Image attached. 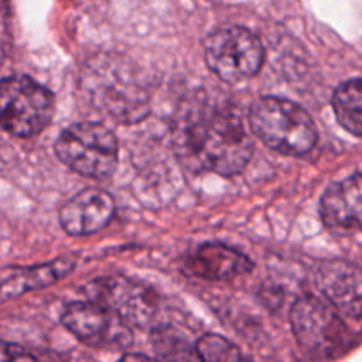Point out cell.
Instances as JSON below:
<instances>
[{
    "mask_svg": "<svg viewBox=\"0 0 362 362\" xmlns=\"http://www.w3.org/2000/svg\"><path fill=\"white\" fill-rule=\"evenodd\" d=\"M87 293L94 303L115 313L127 325L145 327L154 318L156 300L148 288L126 278H105L92 281Z\"/></svg>",
    "mask_w": 362,
    "mask_h": 362,
    "instance_id": "9c48e42d",
    "label": "cell"
},
{
    "mask_svg": "<svg viewBox=\"0 0 362 362\" xmlns=\"http://www.w3.org/2000/svg\"><path fill=\"white\" fill-rule=\"evenodd\" d=\"M74 269V260L59 258L34 267H11L0 271V303L14 299L30 290L45 288L62 279Z\"/></svg>",
    "mask_w": 362,
    "mask_h": 362,
    "instance_id": "5bb4252c",
    "label": "cell"
},
{
    "mask_svg": "<svg viewBox=\"0 0 362 362\" xmlns=\"http://www.w3.org/2000/svg\"><path fill=\"white\" fill-rule=\"evenodd\" d=\"M35 357L21 346L11 345V343L0 341V362L4 361H34Z\"/></svg>",
    "mask_w": 362,
    "mask_h": 362,
    "instance_id": "e0dca14e",
    "label": "cell"
},
{
    "mask_svg": "<svg viewBox=\"0 0 362 362\" xmlns=\"http://www.w3.org/2000/svg\"><path fill=\"white\" fill-rule=\"evenodd\" d=\"M205 62L223 81L247 80L264 64L260 39L244 27H225L212 32L205 41Z\"/></svg>",
    "mask_w": 362,
    "mask_h": 362,
    "instance_id": "52a82bcc",
    "label": "cell"
},
{
    "mask_svg": "<svg viewBox=\"0 0 362 362\" xmlns=\"http://www.w3.org/2000/svg\"><path fill=\"white\" fill-rule=\"evenodd\" d=\"M53 117V95L27 76L0 81V127L18 138L41 133Z\"/></svg>",
    "mask_w": 362,
    "mask_h": 362,
    "instance_id": "8992f818",
    "label": "cell"
},
{
    "mask_svg": "<svg viewBox=\"0 0 362 362\" xmlns=\"http://www.w3.org/2000/svg\"><path fill=\"white\" fill-rule=\"evenodd\" d=\"M55 152L73 172L103 180L115 172L119 144L115 134L103 124L76 122L60 133Z\"/></svg>",
    "mask_w": 362,
    "mask_h": 362,
    "instance_id": "5b68a950",
    "label": "cell"
},
{
    "mask_svg": "<svg viewBox=\"0 0 362 362\" xmlns=\"http://www.w3.org/2000/svg\"><path fill=\"white\" fill-rule=\"evenodd\" d=\"M81 88L98 110L120 120L140 119L147 113L145 87L136 81L133 67L117 55L92 60L83 71Z\"/></svg>",
    "mask_w": 362,
    "mask_h": 362,
    "instance_id": "7a4b0ae2",
    "label": "cell"
},
{
    "mask_svg": "<svg viewBox=\"0 0 362 362\" xmlns=\"http://www.w3.org/2000/svg\"><path fill=\"white\" fill-rule=\"evenodd\" d=\"M251 269L250 258L223 244H205L186 260V271L207 281H226L247 274Z\"/></svg>",
    "mask_w": 362,
    "mask_h": 362,
    "instance_id": "4fadbf2b",
    "label": "cell"
},
{
    "mask_svg": "<svg viewBox=\"0 0 362 362\" xmlns=\"http://www.w3.org/2000/svg\"><path fill=\"white\" fill-rule=\"evenodd\" d=\"M362 189L361 173L329 186L320 202V214L325 226L338 233H354L361 228Z\"/></svg>",
    "mask_w": 362,
    "mask_h": 362,
    "instance_id": "7c38bea8",
    "label": "cell"
},
{
    "mask_svg": "<svg viewBox=\"0 0 362 362\" xmlns=\"http://www.w3.org/2000/svg\"><path fill=\"white\" fill-rule=\"evenodd\" d=\"M361 269L350 262L334 260L318 265L315 281L325 299L346 317L361 320L362 288Z\"/></svg>",
    "mask_w": 362,
    "mask_h": 362,
    "instance_id": "30bf717a",
    "label": "cell"
},
{
    "mask_svg": "<svg viewBox=\"0 0 362 362\" xmlns=\"http://www.w3.org/2000/svg\"><path fill=\"white\" fill-rule=\"evenodd\" d=\"M62 324L74 338L95 349H126L133 341L126 322L94 300L67 306Z\"/></svg>",
    "mask_w": 362,
    "mask_h": 362,
    "instance_id": "ba28073f",
    "label": "cell"
},
{
    "mask_svg": "<svg viewBox=\"0 0 362 362\" xmlns=\"http://www.w3.org/2000/svg\"><path fill=\"white\" fill-rule=\"evenodd\" d=\"M297 343L315 359H338L357 345V336L324 300L306 296L290 313Z\"/></svg>",
    "mask_w": 362,
    "mask_h": 362,
    "instance_id": "277c9868",
    "label": "cell"
},
{
    "mask_svg": "<svg viewBox=\"0 0 362 362\" xmlns=\"http://www.w3.org/2000/svg\"><path fill=\"white\" fill-rule=\"evenodd\" d=\"M197 356L202 361L207 362H237L243 361V354L239 352L235 345L228 341V339L221 338L218 334H205L198 339L197 349H194Z\"/></svg>",
    "mask_w": 362,
    "mask_h": 362,
    "instance_id": "2e32d148",
    "label": "cell"
},
{
    "mask_svg": "<svg viewBox=\"0 0 362 362\" xmlns=\"http://www.w3.org/2000/svg\"><path fill=\"white\" fill-rule=\"evenodd\" d=\"M2 62H4V52L2 48H0V67H2Z\"/></svg>",
    "mask_w": 362,
    "mask_h": 362,
    "instance_id": "ac0fdd59",
    "label": "cell"
},
{
    "mask_svg": "<svg viewBox=\"0 0 362 362\" xmlns=\"http://www.w3.org/2000/svg\"><path fill=\"white\" fill-rule=\"evenodd\" d=\"M115 202L103 189L80 191L60 209V225L69 235H90L105 228L113 218Z\"/></svg>",
    "mask_w": 362,
    "mask_h": 362,
    "instance_id": "8fae6325",
    "label": "cell"
},
{
    "mask_svg": "<svg viewBox=\"0 0 362 362\" xmlns=\"http://www.w3.org/2000/svg\"><path fill=\"white\" fill-rule=\"evenodd\" d=\"M177 154L197 172L233 177L253 154L239 110L226 101L200 95L182 113L175 133Z\"/></svg>",
    "mask_w": 362,
    "mask_h": 362,
    "instance_id": "6da1fadb",
    "label": "cell"
},
{
    "mask_svg": "<svg viewBox=\"0 0 362 362\" xmlns=\"http://www.w3.org/2000/svg\"><path fill=\"white\" fill-rule=\"evenodd\" d=\"M250 127L269 148L286 156L308 154L318 140L310 113L281 98L258 99L250 110Z\"/></svg>",
    "mask_w": 362,
    "mask_h": 362,
    "instance_id": "3957f363",
    "label": "cell"
},
{
    "mask_svg": "<svg viewBox=\"0 0 362 362\" xmlns=\"http://www.w3.org/2000/svg\"><path fill=\"white\" fill-rule=\"evenodd\" d=\"M338 122L356 138L362 136V81L361 78L345 81L332 95Z\"/></svg>",
    "mask_w": 362,
    "mask_h": 362,
    "instance_id": "9a60e30c",
    "label": "cell"
}]
</instances>
